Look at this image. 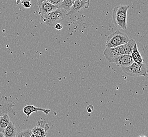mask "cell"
I'll return each instance as SVG.
<instances>
[{"mask_svg":"<svg viewBox=\"0 0 148 137\" xmlns=\"http://www.w3.org/2000/svg\"><path fill=\"white\" fill-rule=\"evenodd\" d=\"M47 1L49 3L58 7V6L62 3V2L63 1V0H47Z\"/></svg>","mask_w":148,"mask_h":137,"instance_id":"18","label":"cell"},{"mask_svg":"<svg viewBox=\"0 0 148 137\" xmlns=\"http://www.w3.org/2000/svg\"><path fill=\"white\" fill-rule=\"evenodd\" d=\"M94 107L92 105L89 104L87 107V111L88 112V113H91L92 112L94 111Z\"/></svg>","mask_w":148,"mask_h":137,"instance_id":"20","label":"cell"},{"mask_svg":"<svg viewBox=\"0 0 148 137\" xmlns=\"http://www.w3.org/2000/svg\"><path fill=\"white\" fill-rule=\"evenodd\" d=\"M130 40L127 34L119 31L114 32L106 39V48H113L127 43Z\"/></svg>","mask_w":148,"mask_h":137,"instance_id":"5","label":"cell"},{"mask_svg":"<svg viewBox=\"0 0 148 137\" xmlns=\"http://www.w3.org/2000/svg\"><path fill=\"white\" fill-rule=\"evenodd\" d=\"M131 55L134 62L139 63V64L144 63V59H143L141 53L139 51L138 49L137 43H136L134 46L132 51L131 52Z\"/></svg>","mask_w":148,"mask_h":137,"instance_id":"13","label":"cell"},{"mask_svg":"<svg viewBox=\"0 0 148 137\" xmlns=\"http://www.w3.org/2000/svg\"><path fill=\"white\" fill-rule=\"evenodd\" d=\"M67 12L64 9L57 8L54 11L45 15H41L40 21L43 24L54 26L58 23H60L67 16Z\"/></svg>","mask_w":148,"mask_h":137,"instance_id":"3","label":"cell"},{"mask_svg":"<svg viewBox=\"0 0 148 137\" xmlns=\"http://www.w3.org/2000/svg\"><path fill=\"white\" fill-rule=\"evenodd\" d=\"M38 111L43 112L45 114H48L51 112V110L48 109H43L36 107L31 104L26 105L23 109V113L27 116V119H29V118L32 113L37 112Z\"/></svg>","mask_w":148,"mask_h":137,"instance_id":"10","label":"cell"},{"mask_svg":"<svg viewBox=\"0 0 148 137\" xmlns=\"http://www.w3.org/2000/svg\"><path fill=\"white\" fill-rule=\"evenodd\" d=\"M21 0H16V4H19L21 3Z\"/></svg>","mask_w":148,"mask_h":137,"instance_id":"22","label":"cell"},{"mask_svg":"<svg viewBox=\"0 0 148 137\" xmlns=\"http://www.w3.org/2000/svg\"><path fill=\"white\" fill-rule=\"evenodd\" d=\"M49 129V124L45 120H39L36 126L32 129L31 137H46Z\"/></svg>","mask_w":148,"mask_h":137,"instance_id":"7","label":"cell"},{"mask_svg":"<svg viewBox=\"0 0 148 137\" xmlns=\"http://www.w3.org/2000/svg\"><path fill=\"white\" fill-rule=\"evenodd\" d=\"M10 122V114L6 113L0 116V132L3 133L4 130Z\"/></svg>","mask_w":148,"mask_h":137,"instance_id":"14","label":"cell"},{"mask_svg":"<svg viewBox=\"0 0 148 137\" xmlns=\"http://www.w3.org/2000/svg\"><path fill=\"white\" fill-rule=\"evenodd\" d=\"M129 6L120 5L114 8L112 11V22L118 29H127V13Z\"/></svg>","mask_w":148,"mask_h":137,"instance_id":"2","label":"cell"},{"mask_svg":"<svg viewBox=\"0 0 148 137\" xmlns=\"http://www.w3.org/2000/svg\"><path fill=\"white\" fill-rule=\"evenodd\" d=\"M54 28L56 29V30H58V31H60V30H61L62 29H63V25L61 24V23H58L57 24H56L54 26Z\"/></svg>","mask_w":148,"mask_h":137,"instance_id":"19","label":"cell"},{"mask_svg":"<svg viewBox=\"0 0 148 137\" xmlns=\"http://www.w3.org/2000/svg\"><path fill=\"white\" fill-rule=\"evenodd\" d=\"M17 129L13 122H10L3 132L4 137H15L17 134Z\"/></svg>","mask_w":148,"mask_h":137,"instance_id":"12","label":"cell"},{"mask_svg":"<svg viewBox=\"0 0 148 137\" xmlns=\"http://www.w3.org/2000/svg\"><path fill=\"white\" fill-rule=\"evenodd\" d=\"M40 10V13L41 15H45L57 9L56 6L49 3L47 0L43 1L40 4H38Z\"/></svg>","mask_w":148,"mask_h":137,"instance_id":"11","label":"cell"},{"mask_svg":"<svg viewBox=\"0 0 148 137\" xmlns=\"http://www.w3.org/2000/svg\"><path fill=\"white\" fill-rule=\"evenodd\" d=\"M45 1H46V0H37V4H40V3H42V2Z\"/></svg>","mask_w":148,"mask_h":137,"instance_id":"21","label":"cell"},{"mask_svg":"<svg viewBox=\"0 0 148 137\" xmlns=\"http://www.w3.org/2000/svg\"><path fill=\"white\" fill-rule=\"evenodd\" d=\"M32 131L31 129H26L16 134L17 137H31Z\"/></svg>","mask_w":148,"mask_h":137,"instance_id":"16","label":"cell"},{"mask_svg":"<svg viewBox=\"0 0 148 137\" xmlns=\"http://www.w3.org/2000/svg\"><path fill=\"white\" fill-rule=\"evenodd\" d=\"M111 63H114L117 66L125 67L130 66L134 62V60L130 54H123L112 57L109 61Z\"/></svg>","mask_w":148,"mask_h":137,"instance_id":"8","label":"cell"},{"mask_svg":"<svg viewBox=\"0 0 148 137\" xmlns=\"http://www.w3.org/2000/svg\"></svg>","mask_w":148,"mask_h":137,"instance_id":"23","label":"cell"},{"mask_svg":"<svg viewBox=\"0 0 148 137\" xmlns=\"http://www.w3.org/2000/svg\"></svg>","mask_w":148,"mask_h":137,"instance_id":"24","label":"cell"},{"mask_svg":"<svg viewBox=\"0 0 148 137\" xmlns=\"http://www.w3.org/2000/svg\"><path fill=\"white\" fill-rule=\"evenodd\" d=\"M74 1V0H63L62 3L58 6L57 8L64 9L65 11L68 12L71 9V6L73 4Z\"/></svg>","mask_w":148,"mask_h":137,"instance_id":"15","label":"cell"},{"mask_svg":"<svg viewBox=\"0 0 148 137\" xmlns=\"http://www.w3.org/2000/svg\"><path fill=\"white\" fill-rule=\"evenodd\" d=\"M14 107V105L10 101L8 98L5 95L2 96L0 98V116L6 113L15 116L16 112Z\"/></svg>","mask_w":148,"mask_h":137,"instance_id":"6","label":"cell"},{"mask_svg":"<svg viewBox=\"0 0 148 137\" xmlns=\"http://www.w3.org/2000/svg\"><path fill=\"white\" fill-rule=\"evenodd\" d=\"M30 1L31 0H22L21 2L24 8L29 9L31 8L32 6L31 3Z\"/></svg>","mask_w":148,"mask_h":137,"instance_id":"17","label":"cell"},{"mask_svg":"<svg viewBox=\"0 0 148 137\" xmlns=\"http://www.w3.org/2000/svg\"><path fill=\"white\" fill-rule=\"evenodd\" d=\"M136 42L134 39H130L127 43L123 44L122 45L117 46L113 48H106L103 52V54L106 59L108 61L111 59L112 57H116L120 55L123 54H130L131 55V52L134 48V44Z\"/></svg>","mask_w":148,"mask_h":137,"instance_id":"1","label":"cell"},{"mask_svg":"<svg viewBox=\"0 0 148 137\" xmlns=\"http://www.w3.org/2000/svg\"><path fill=\"white\" fill-rule=\"evenodd\" d=\"M123 72L126 75L130 77L143 76L148 77V68L145 63H133L128 66L121 67Z\"/></svg>","mask_w":148,"mask_h":137,"instance_id":"4","label":"cell"},{"mask_svg":"<svg viewBox=\"0 0 148 137\" xmlns=\"http://www.w3.org/2000/svg\"><path fill=\"white\" fill-rule=\"evenodd\" d=\"M89 4V0H75L71 9L67 13V16L74 15L84 8L88 9Z\"/></svg>","mask_w":148,"mask_h":137,"instance_id":"9","label":"cell"}]
</instances>
